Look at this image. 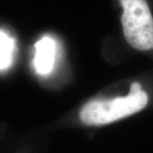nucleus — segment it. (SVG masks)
<instances>
[{
	"label": "nucleus",
	"mask_w": 153,
	"mask_h": 153,
	"mask_svg": "<svg viewBox=\"0 0 153 153\" xmlns=\"http://www.w3.org/2000/svg\"><path fill=\"white\" fill-rule=\"evenodd\" d=\"M148 96L139 82H132L129 94L111 100H94L82 106L81 121L85 125H103L132 115L147 105Z\"/></svg>",
	"instance_id": "f257e3e1"
},
{
	"label": "nucleus",
	"mask_w": 153,
	"mask_h": 153,
	"mask_svg": "<svg viewBox=\"0 0 153 153\" xmlns=\"http://www.w3.org/2000/svg\"><path fill=\"white\" fill-rule=\"evenodd\" d=\"M125 40L139 51L153 49V17L146 0H120Z\"/></svg>",
	"instance_id": "f03ea898"
},
{
	"label": "nucleus",
	"mask_w": 153,
	"mask_h": 153,
	"mask_svg": "<svg viewBox=\"0 0 153 153\" xmlns=\"http://www.w3.org/2000/svg\"><path fill=\"white\" fill-rule=\"evenodd\" d=\"M56 42L50 36H44L35 44L34 67L39 75L50 74L56 61Z\"/></svg>",
	"instance_id": "7ed1b4c3"
},
{
	"label": "nucleus",
	"mask_w": 153,
	"mask_h": 153,
	"mask_svg": "<svg viewBox=\"0 0 153 153\" xmlns=\"http://www.w3.org/2000/svg\"><path fill=\"white\" fill-rule=\"evenodd\" d=\"M15 40L4 30H0V71L10 68L13 63Z\"/></svg>",
	"instance_id": "20e7f679"
}]
</instances>
